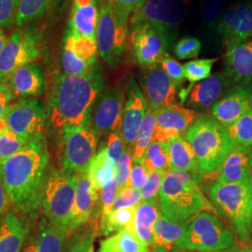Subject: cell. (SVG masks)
<instances>
[{"mask_svg":"<svg viewBox=\"0 0 252 252\" xmlns=\"http://www.w3.org/2000/svg\"><path fill=\"white\" fill-rule=\"evenodd\" d=\"M104 82L100 63L81 76L55 73L46 102L47 128L60 136L64 131L91 126L93 110Z\"/></svg>","mask_w":252,"mask_h":252,"instance_id":"1","label":"cell"},{"mask_svg":"<svg viewBox=\"0 0 252 252\" xmlns=\"http://www.w3.org/2000/svg\"><path fill=\"white\" fill-rule=\"evenodd\" d=\"M49 152L46 138L30 142L18 153L0 161V179L16 212L33 217L42 202Z\"/></svg>","mask_w":252,"mask_h":252,"instance_id":"2","label":"cell"},{"mask_svg":"<svg viewBox=\"0 0 252 252\" xmlns=\"http://www.w3.org/2000/svg\"><path fill=\"white\" fill-rule=\"evenodd\" d=\"M184 136L191 146L203 179L215 175L237 146L228 129L207 114H199Z\"/></svg>","mask_w":252,"mask_h":252,"instance_id":"3","label":"cell"},{"mask_svg":"<svg viewBox=\"0 0 252 252\" xmlns=\"http://www.w3.org/2000/svg\"><path fill=\"white\" fill-rule=\"evenodd\" d=\"M209 197L217 210L222 217L239 240L249 243L252 224V186L247 182H220L210 184Z\"/></svg>","mask_w":252,"mask_h":252,"instance_id":"4","label":"cell"},{"mask_svg":"<svg viewBox=\"0 0 252 252\" xmlns=\"http://www.w3.org/2000/svg\"><path fill=\"white\" fill-rule=\"evenodd\" d=\"M158 201L162 215L176 223L187 222L205 209L216 210L204 195L200 184L187 185L170 170L162 178Z\"/></svg>","mask_w":252,"mask_h":252,"instance_id":"5","label":"cell"},{"mask_svg":"<svg viewBox=\"0 0 252 252\" xmlns=\"http://www.w3.org/2000/svg\"><path fill=\"white\" fill-rule=\"evenodd\" d=\"M100 13L96 43L101 59L111 68H116L128 48L131 11L108 0H99Z\"/></svg>","mask_w":252,"mask_h":252,"instance_id":"6","label":"cell"},{"mask_svg":"<svg viewBox=\"0 0 252 252\" xmlns=\"http://www.w3.org/2000/svg\"><path fill=\"white\" fill-rule=\"evenodd\" d=\"M174 246L185 251L223 252L235 246V238L220 218L201 211L187 221L185 233Z\"/></svg>","mask_w":252,"mask_h":252,"instance_id":"7","label":"cell"},{"mask_svg":"<svg viewBox=\"0 0 252 252\" xmlns=\"http://www.w3.org/2000/svg\"><path fill=\"white\" fill-rule=\"evenodd\" d=\"M77 175L63 169H52L47 174L42 194L46 219L66 234L76 194ZM69 235V234H68Z\"/></svg>","mask_w":252,"mask_h":252,"instance_id":"8","label":"cell"},{"mask_svg":"<svg viewBox=\"0 0 252 252\" xmlns=\"http://www.w3.org/2000/svg\"><path fill=\"white\" fill-rule=\"evenodd\" d=\"M187 0H146L143 6L134 11L129 27L149 25L162 35L167 49L174 45L179 27L185 18Z\"/></svg>","mask_w":252,"mask_h":252,"instance_id":"9","label":"cell"},{"mask_svg":"<svg viewBox=\"0 0 252 252\" xmlns=\"http://www.w3.org/2000/svg\"><path fill=\"white\" fill-rule=\"evenodd\" d=\"M99 136L92 126L74 128L60 135L61 169L78 174L87 171L97 153Z\"/></svg>","mask_w":252,"mask_h":252,"instance_id":"10","label":"cell"},{"mask_svg":"<svg viewBox=\"0 0 252 252\" xmlns=\"http://www.w3.org/2000/svg\"><path fill=\"white\" fill-rule=\"evenodd\" d=\"M3 118L8 129L25 138L27 143L46 138V109L36 98L10 104Z\"/></svg>","mask_w":252,"mask_h":252,"instance_id":"11","label":"cell"},{"mask_svg":"<svg viewBox=\"0 0 252 252\" xmlns=\"http://www.w3.org/2000/svg\"><path fill=\"white\" fill-rule=\"evenodd\" d=\"M95 39L80 36L66 27L63 36L61 64L63 74L81 76L90 72L99 63Z\"/></svg>","mask_w":252,"mask_h":252,"instance_id":"12","label":"cell"},{"mask_svg":"<svg viewBox=\"0 0 252 252\" xmlns=\"http://www.w3.org/2000/svg\"><path fill=\"white\" fill-rule=\"evenodd\" d=\"M125 104L126 90L124 87L115 86L101 92L93 110L91 123L99 137L122 131Z\"/></svg>","mask_w":252,"mask_h":252,"instance_id":"13","label":"cell"},{"mask_svg":"<svg viewBox=\"0 0 252 252\" xmlns=\"http://www.w3.org/2000/svg\"><path fill=\"white\" fill-rule=\"evenodd\" d=\"M139 80L148 109L156 111L174 105L178 85L162 70L159 63L143 67Z\"/></svg>","mask_w":252,"mask_h":252,"instance_id":"14","label":"cell"},{"mask_svg":"<svg viewBox=\"0 0 252 252\" xmlns=\"http://www.w3.org/2000/svg\"><path fill=\"white\" fill-rule=\"evenodd\" d=\"M129 29V40L135 62L143 67L158 64L168 51L162 35L149 25H138Z\"/></svg>","mask_w":252,"mask_h":252,"instance_id":"15","label":"cell"},{"mask_svg":"<svg viewBox=\"0 0 252 252\" xmlns=\"http://www.w3.org/2000/svg\"><path fill=\"white\" fill-rule=\"evenodd\" d=\"M198 115L196 111L179 105H172L156 110V126L153 141L163 143L173 137L185 135Z\"/></svg>","mask_w":252,"mask_h":252,"instance_id":"16","label":"cell"},{"mask_svg":"<svg viewBox=\"0 0 252 252\" xmlns=\"http://www.w3.org/2000/svg\"><path fill=\"white\" fill-rule=\"evenodd\" d=\"M147 112L144 94L135 77L131 75L127 84V98L125 104L122 135L127 148L133 150L138 130Z\"/></svg>","mask_w":252,"mask_h":252,"instance_id":"17","label":"cell"},{"mask_svg":"<svg viewBox=\"0 0 252 252\" xmlns=\"http://www.w3.org/2000/svg\"><path fill=\"white\" fill-rule=\"evenodd\" d=\"M252 108V82L236 85L210 109L211 116L226 128Z\"/></svg>","mask_w":252,"mask_h":252,"instance_id":"18","label":"cell"},{"mask_svg":"<svg viewBox=\"0 0 252 252\" xmlns=\"http://www.w3.org/2000/svg\"><path fill=\"white\" fill-rule=\"evenodd\" d=\"M233 85L234 83L224 72L215 73L192 87L187 103L192 110L205 112L221 99L232 89Z\"/></svg>","mask_w":252,"mask_h":252,"instance_id":"19","label":"cell"},{"mask_svg":"<svg viewBox=\"0 0 252 252\" xmlns=\"http://www.w3.org/2000/svg\"><path fill=\"white\" fill-rule=\"evenodd\" d=\"M9 85L13 97L23 100L40 96L47 88L45 68L36 62L27 63L12 73Z\"/></svg>","mask_w":252,"mask_h":252,"instance_id":"20","label":"cell"},{"mask_svg":"<svg viewBox=\"0 0 252 252\" xmlns=\"http://www.w3.org/2000/svg\"><path fill=\"white\" fill-rule=\"evenodd\" d=\"M76 175V194L67 225L68 234H72L90 220L101 193L93 188L87 171L80 172Z\"/></svg>","mask_w":252,"mask_h":252,"instance_id":"21","label":"cell"},{"mask_svg":"<svg viewBox=\"0 0 252 252\" xmlns=\"http://www.w3.org/2000/svg\"><path fill=\"white\" fill-rule=\"evenodd\" d=\"M218 32L228 47L252 37V5H240L228 9L218 25Z\"/></svg>","mask_w":252,"mask_h":252,"instance_id":"22","label":"cell"},{"mask_svg":"<svg viewBox=\"0 0 252 252\" xmlns=\"http://www.w3.org/2000/svg\"><path fill=\"white\" fill-rule=\"evenodd\" d=\"M252 175V147L237 145L214 175L220 182H247Z\"/></svg>","mask_w":252,"mask_h":252,"instance_id":"23","label":"cell"},{"mask_svg":"<svg viewBox=\"0 0 252 252\" xmlns=\"http://www.w3.org/2000/svg\"><path fill=\"white\" fill-rule=\"evenodd\" d=\"M224 74L234 84L252 82V39L228 47Z\"/></svg>","mask_w":252,"mask_h":252,"instance_id":"24","label":"cell"},{"mask_svg":"<svg viewBox=\"0 0 252 252\" xmlns=\"http://www.w3.org/2000/svg\"><path fill=\"white\" fill-rule=\"evenodd\" d=\"M68 234L43 216L36 231L27 237L22 252H62Z\"/></svg>","mask_w":252,"mask_h":252,"instance_id":"25","label":"cell"},{"mask_svg":"<svg viewBox=\"0 0 252 252\" xmlns=\"http://www.w3.org/2000/svg\"><path fill=\"white\" fill-rule=\"evenodd\" d=\"M99 13V0H73L67 27L80 36L96 40Z\"/></svg>","mask_w":252,"mask_h":252,"instance_id":"26","label":"cell"},{"mask_svg":"<svg viewBox=\"0 0 252 252\" xmlns=\"http://www.w3.org/2000/svg\"><path fill=\"white\" fill-rule=\"evenodd\" d=\"M29 234V224L17 212L9 211L0 220V252H22Z\"/></svg>","mask_w":252,"mask_h":252,"instance_id":"27","label":"cell"},{"mask_svg":"<svg viewBox=\"0 0 252 252\" xmlns=\"http://www.w3.org/2000/svg\"><path fill=\"white\" fill-rule=\"evenodd\" d=\"M161 215L158 198L141 201L135 207L133 221L127 227V231L134 234L141 242L153 246V227Z\"/></svg>","mask_w":252,"mask_h":252,"instance_id":"28","label":"cell"},{"mask_svg":"<svg viewBox=\"0 0 252 252\" xmlns=\"http://www.w3.org/2000/svg\"><path fill=\"white\" fill-rule=\"evenodd\" d=\"M168 154L169 170L198 174V167L191 146L184 135L173 137L163 142Z\"/></svg>","mask_w":252,"mask_h":252,"instance_id":"29","label":"cell"},{"mask_svg":"<svg viewBox=\"0 0 252 252\" xmlns=\"http://www.w3.org/2000/svg\"><path fill=\"white\" fill-rule=\"evenodd\" d=\"M116 164L108 159L105 151L100 148L88 167V177L93 188L101 192L111 180H115Z\"/></svg>","mask_w":252,"mask_h":252,"instance_id":"30","label":"cell"},{"mask_svg":"<svg viewBox=\"0 0 252 252\" xmlns=\"http://www.w3.org/2000/svg\"><path fill=\"white\" fill-rule=\"evenodd\" d=\"M150 247L127 230L109 235L100 243L98 252H149Z\"/></svg>","mask_w":252,"mask_h":252,"instance_id":"31","label":"cell"},{"mask_svg":"<svg viewBox=\"0 0 252 252\" xmlns=\"http://www.w3.org/2000/svg\"><path fill=\"white\" fill-rule=\"evenodd\" d=\"M187 222L176 223L162 213L153 227V248H168L179 241L185 233Z\"/></svg>","mask_w":252,"mask_h":252,"instance_id":"32","label":"cell"},{"mask_svg":"<svg viewBox=\"0 0 252 252\" xmlns=\"http://www.w3.org/2000/svg\"><path fill=\"white\" fill-rule=\"evenodd\" d=\"M21 40L22 30L13 31L0 53V82L9 80L12 73L17 69V57Z\"/></svg>","mask_w":252,"mask_h":252,"instance_id":"33","label":"cell"},{"mask_svg":"<svg viewBox=\"0 0 252 252\" xmlns=\"http://www.w3.org/2000/svg\"><path fill=\"white\" fill-rule=\"evenodd\" d=\"M216 58L212 59H197L189 61L183 64L185 78L189 81V86L185 91H181L180 97L182 101L188 98L189 92L196 82L204 81L210 76L213 64L216 63Z\"/></svg>","mask_w":252,"mask_h":252,"instance_id":"34","label":"cell"},{"mask_svg":"<svg viewBox=\"0 0 252 252\" xmlns=\"http://www.w3.org/2000/svg\"><path fill=\"white\" fill-rule=\"evenodd\" d=\"M156 126L155 111L148 109L143 122L138 130L135 145L133 148V162H142L145 152L153 141V134Z\"/></svg>","mask_w":252,"mask_h":252,"instance_id":"35","label":"cell"},{"mask_svg":"<svg viewBox=\"0 0 252 252\" xmlns=\"http://www.w3.org/2000/svg\"><path fill=\"white\" fill-rule=\"evenodd\" d=\"M142 162L149 172L166 174L169 171L168 154L164 143L152 141L145 152Z\"/></svg>","mask_w":252,"mask_h":252,"instance_id":"36","label":"cell"},{"mask_svg":"<svg viewBox=\"0 0 252 252\" xmlns=\"http://www.w3.org/2000/svg\"><path fill=\"white\" fill-rule=\"evenodd\" d=\"M53 0H21L16 26L25 27L36 19L42 17L50 9Z\"/></svg>","mask_w":252,"mask_h":252,"instance_id":"37","label":"cell"},{"mask_svg":"<svg viewBox=\"0 0 252 252\" xmlns=\"http://www.w3.org/2000/svg\"><path fill=\"white\" fill-rule=\"evenodd\" d=\"M135 207L136 206L113 210L108 220L103 225L99 226L98 233L100 235L108 236L121 230H126L133 221Z\"/></svg>","mask_w":252,"mask_h":252,"instance_id":"38","label":"cell"},{"mask_svg":"<svg viewBox=\"0 0 252 252\" xmlns=\"http://www.w3.org/2000/svg\"><path fill=\"white\" fill-rule=\"evenodd\" d=\"M227 129L237 145L252 147V108Z\"/></svg>","mask_w":252,"mask_h":252,"instance_id":"39","label":"cell"},{"mask_svg":"<svg viewBox=\"0 0 252 252\" xmlns=\"http://www.w3.org/2000/svg\"><path fill=\"white\" fill-rule=\"evenodd\" d=\"M98 229L94 224L76 233L68 244L66 252H94V241Z\"/></svg>","mask_w":252,"mask_h":252,"instance_id":"40","label":"cell"},{"mask_svg":"<svg viewBox=\"0 0 252 252\" xmlns=\"http://www.w3.org/2000/svg\"><path fill=\"white\" fill-rule=\"evenodd\" d=\"M27 144L25 138L7 128L0 135V161L6 160L18 153Z\"/></svg>","mask_w":252,"mask_h":252,"instance_id":"41","label":"cell"},{"mask_svg":"<svg viewBox=\"0 0 252 252\" xmlns=\"http://www.w3.org/2000/svg\"><path fill=\"white\" fill-rule=\"evenodd\" d=\"M118 187L115 180H111L107 184L100 193L101 202V217L99 226L103 225L113 211V206L117 197Z\"/></svg>","mask_w":252,"mask_h":252,"instance_id":"42","label":"cell"},{"mask_svg":"<svg viewBox=\"0 0 252 252\" xmlns=\"http://www.w3.org/2000/svg\"><path fill=\"white\" fill-rule=\"evenodd\" d=\"M133 163V150L126 147V150L116 162L115 181L117 183L118 190L125 188L130 179Z\"/></svg>","mask_w":252,"mask_h":252,"instance_id":"43","label":"cell"},{"mask_svg":"<svg viewBox=\"0 0 252 252\" xmlns=\"http://www.w3.org/2000/svg\"><path fill=\"white\" fill-rule=\"evenodd\" d=\"M202 44L198 38L184 36L180 38L174 47V53L180 60L195 58L201 52Z\"/></svg>","mask_w":252,"mask_h":252,"instance_id":"44","label":"cell"},{"mask_svg":"<svg viewBox=\"0 0 252 252\" xmlns=\"http://www.w3.org/2000/svg\"><path fill=\"white\" fill-rule=\"evenodd\" d=\"M107 154L108 159L116 164L118 160L126 149V145L122 135V131L112 132L107 135V139L101 147Z\"/></svg>","mask_w":252,"mask_h":252,"instance_id":"45","label":"cell"},{"mask_svg":"<svg viewBox=\"0 0 252 252\" xmlns=\"http://www.w3.org/2000/svg\"><path fill=\"white\" fill-rule=\"evenodd\" d=\"M21 0H0V29L16 25Z\"/></svg>","mask_w":252,"mask_h":252,"instance_id":"46","label":"cell"},{"mask_svg":"<svg viewBox=\"0 0 252 252\" xmlns=\"http://www.w3.org/2000/svg\"><path fill=\"white\" fill-rule=\"evenodd\" d=\"M223 7V0H202L201 18L205 25L213 27L220 18Z\"/></svg>","mask_w":252,"mask_h":252,"instance_id":"47","label":"cell"},{"mask_svg":"<svg viewBox=\"0 0 252 252\" xmlns=\"http://www.w3.org/2000/svg\"><path fill=\"white\" fill-rule=\"evenodd\" d=\"M159 64L161 65L162 70L169 76V78L177 85H180L185 81L186 78L183 65L167 53L163 55Z\"/></svg>","mask_w":252,"mask_h":252,"instance_id":"48","label":"cell"},{"mask_svg":"<svg viewBox=\"0 0 252 252\" xmlns=\"http://www.w3.org/2000/svg\"><path fill=\"white\" fill-rule=\"evenodd\" d=\"M141 200L142 198L140 190L134 189L131 186L127 185L125 188L118 190L113 210L125 207H135L140 204Z\"/></svg>","mask_w":252,"mask_h":252,"instance_id":"49","label":"cell"},{"mask_svg":"<svg viewBox=\"0 0 252 252\" xmlns=\"http://www.w3.org/2000/svg\"><path fill=\"white\" fill-rule=\"evenodd\" d=\"M165 174L159 172H150L148 182L143 189H140L141 201H149L153 199H157L159 191L162 185V178Z\"/></svg>","mask_w":252,"mask_h":252,"instance_id":"50","label":"cell"},{"mask_svg":"<svg viewBox=\"0 0 252 252\" xmlns=\"http://www.w3.org/2000/svg\"><path fill=\"white\" fill-rule=\"evenodd\" d=\"M149 174L150 172L148 171L143 162H133L130 179L127 185L139 190L143 189L148 182Z\"/></svg>","mask_w":252,"mask_h":252,"instance_id":"51","label":"cell"},{"mask_svg":"<svg viewBox=\"0 0 252 252\" xmlns=\"http://www.w3.org/2000/svg\"><path fill=\"white\" fill-rule=\"evenodd\" d=\"M13 98L12 93L10 91L9 84L6 82H0V117H4L7 108H9V103Z\"/></svg>","mask_w":252,"mask_h":252,"instance_id":"52","label":"cell"},{"mask_svg":"<svg viewBox=\"0 0 252 252\" xmlns=\"http://www.w3.org/2000/svg\"><path fill=\"white\" fill-rule=\"evenodd\" d=\"M109 2L115 3L124 8L129 9L131 12L140 9L146 0H108Z\"/></svg>","mask_w":252,"mask_h":252,"instance_id":"53","label":"cell"},{"mask_svg":"<svg viewBox=\"0 0 252 252\" xmlns=\"http://www.w3.org/2000/svg\"><path fill=\"white\" fill-rule=\"evenodd\" d=\"M9 202V199L7 190L5 189V186L0 179V220L7 214Z\"/></svg>","mask_w":252,"mask_h":252,"instance_id":"54","label":"cell"},{"mask_svg":"<svg viewBox=\"0 0 252 252\" xmlns=\"http://www.w3.org/2000/svg\"><path fill=\"white\" fill-rule=\"evenodd\" d=\"M7 40H8V37L5 35L4 31L2 29H0V53L2 52L3 48L6 45Z\"/></svg>","mask_w":252,"mask_h":252,"instance_id":"55","label":"cell"},{"mask_svg":"<svg viewBox=\"0 0 252 252\" xmlns=\"http://www.w3.org/2000/svg\"><path fill=\"white\" fill-rule=\"evenodd\" d=\"M237 252H252V247L251 246H244V247H239L236 246Z\"/></svg>","mask_w":252,"mask_h":252,"instance_id":"56","label":"cell"},{"mask_svg":"<svg viewBox=\"0 0 252 252\" xmlns=\"http://www.w3.org/2000/svg\"><path fill=\"white\" fill-rule=\"evenodd\" d=\"M149 252H173V250L168 248H153Z\"/></svg>","mask_w":252,"mask_h":252,"instance_id":"57","label":"cell"},{"mask_svg":"<svg viewBox=\"0 0 252 252\" xmlns=\"http://www.w3.org/2000/svg\"><path fill=\"white\" fill-rule=\"evenodd\" d=\"M7 128H8V127H7V124H6L5 120H4V118L0 117V135H1Z\"/></svg>","mask_w":252,"mask_h":252,"instance_id":"58","label":"cell"},{"mask_svg":"<svg viewBox=\"0 0 252 252\" xmlns=\"http://www.w3.org/2000/svg\"><path fill=\"white\" fill-rule=\"evenodd\" d=\"M173 252H193V251H185V250H180L178 248H174Z\"/></svg>","mask_w":252,"mask_h":252,"instance_id":"59","label":"cell"},{"mask_svg":"<svg viewBox=\"0 0 252 252\" xmlns=\"http://www.w3.org/2000/svg\"><path fill=\"white\" fill-rule=\"evenodd\" d=\"M227 252H237V250H236V246H234L233 248L229 249V251H228Z\"/></svg>","mask_w":252,"mask_h":252,"instance_id":"60","label":"cell"},{"mask_svg":"<svg viewBox=\"0 0 252 252\" xmlns=\"http://www.w3.org/2000/svg\"><path fill=\"white\" fill-rule=\"evenodd\" d=\"M251 240L252 241V228H251Z\"/></svg>","mask_w":252,"mask_h":252,"instance_id":"61","label":"cell"},{"mask_svg":"<svg viewBox=\"0 0 252 252\" xmlns=\"http://www.w3.org/2000/svg\"><path fill=\"white\" fill-rule=\"evenodd\" d=\"M251 184H252V178H251Z\"/></svg>","mask_w":252,"mask_h":252,"instance_id":"62","label":"cell"}]
</instances>
